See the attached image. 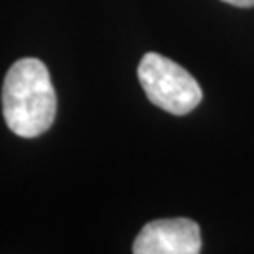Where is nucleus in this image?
I'll list each match as a JSON object with an SVG mask.
<instances>
[{
    "instance_id": "3",
    "label": "nucleus",
    "mask_w": 254,
    "mask_h": 254,
    "mask_svg": "<svg viewBox=\"0 0 254 254\" xmlns=\"http://www.w3.org/2000/svg\"><path fill=\"white\" fill-rule=\"evenodd\" d=\"M134 254H198L201 251L200 226L190 218H160L141 228Z\"/></svg>"
},
{
    "instance_id": "1",
    "label": "nucleus",
    "mask_w": 254,
    "mask_h": 254,
    "mask_svg": "<svg viewBox=\"0 0 254 254\" xmlns=\"http://www.w3.org/2000/svg\"><path fill=\"white\" fill-rule=\"evenodd\" d=\"M2 113L8 128L19 137H38L51 128L57 94L42 61L21 59L11 64L2 87Z\"/></svg>"
},
{
    "instance_id": "2",
    "label": "nucleus",
    "mask_w": 254,
    "mask_h": 254,
    "mask_svg": "<svg viewBox=\"0 0 254 254\" xmlns=\"http://www.w3.org/2000/svg\"><path fill=\"white\" fill-rule=\"evenodd\" d=\"M137 79L147 98L172 115H187L201 102L198 81L183 66L158 53L143 55L137 66Z\"/></svg>"
},
{
    "instance_id": "4",
    "label": "nucleus",
    "mask_w": 254,
    "mask_h": 254,
    "mask_svg": "<svg viewBox=\"0 0 254 254\" xmlns=\"http://www.w3.org/2000/svg\"><path fill=\"white\" fill-rule=\"evenodd\" d=\"M222 2L237 6V8H253L254 6V0H222Z\"/></svg>"
}]
</instances>
